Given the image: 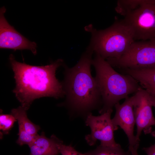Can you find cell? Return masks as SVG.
Wrapping results in <instances>:
<instances>
[{"mask_svg": "<svg viewBox=\"0 0 155 155\" xmlns=\"http://www.w3.org/2000/svg\"><path fill=\"white\" fill-rule=\"evenodd\" d=\"M133 96V107L136 133L137 144L139 145L142 132L145 134H150L152 127L155 126V118L152 112L151 94L141 86Z\"/></svg>", "mask_w": 155, "mask_h": 155, "instance_id": "8", "label": "cell"}, {"mask_svg": "<svg viewBox=\"0 0 155 155\" xmlns=\"http://www.w3.org/2000/svg\"><path fill=\"white\" fill-rule=\"evenodd\" d=\"M25 108L20 106L12 109L11 114L16 119L19 127H22L28 133L33 135H38V132L40 129V127L33 123L28 118L26 111Z\"/></svg>", "mask_w": 155, "mask_h": 155, "instance_id": "12", "label": "cell"}, {"mask_svg": "<svg viewBox=\"0 0 155 155\" xmlns=\"http://www.w3.org/2000/svg\"><path fill=\"white\" fill-rule=\"evenodd\" d=\"M93 53L87 48L75 65L70 68L65 66L62 83L66 100L60 105L86 116L94 110L100 109L102 105L98 85L91 73Z\"/></svg>", "mask_w": 155, "mask_h": 155, "instance_id": "2", "label": "cell"}, {"mask_svg": "<svg viewBox=\"0 0 155 155\" xmlns=\"http://www.w3.org/2000/svg\"><path fill=\"white\" fill-rule=\"evenodd\" d=\"M62 142L54 135L50 138L46 137L42 132L28 146L30 149L29 155H58L60 154L59 145Z\"/></svg>", "mask_w": 155, "mask_h": 155, "instance_id": "11", "label": "cell"}, {"mask_svg": "<svg viewBox=\"0 0 155 155\" xmlns=\"http://www.w3.org/2000/svg\"><path fill=\"white\" fill-rule=\"evenodd\" d=\"M151 98L153 106L155 108V96L151 94Z\"/></svg>", "mask_w": 155, "mask_h": 155, "instance_id": "22", "label": "cell"}, {"mask_svg": "<svg viewBox=\"0 0 155 155\" xmlns=\"http://www.w3.org/2000/svg\"><path fill=\"white\" fill-rule=\"evenodd\" d=\"M9 60L16 83L13 92L21 106L26 110L36 99L44 97L57 99L65 96L62 83L55 74L57 69L63 63L62 59L42 66L18 62L12 54Z\"/></svg>", "mask_w": 155, "mask_h": 155, "instance_id": "1", "label": "cell"}, {"mask_svg": "<svg viewBox=\"0 0 155 155\" xmlns=\"http://www.w3.org/2000/svg\"><path fill=\"white\" fill-rule=\"evenodd\" d=\"M113 111L111 109L100 115L94 116L90 113L86 116L85 124L90 127L91 133L85 136V139L89 145H94L98 140L102 146L115 147L120 145L114 138V133L116 130L111 118Z\"/></svg>", "mask_w": 155, "mask_h": 155, "instance_id": "7", "label": "cell"}, {"mask_svg": "<svg viewBox=\"0 0 155 155\" xmlns=\"http://www.w3.org/2000/svg\"><path fill=\"white\" fill-rule=\"evenodd\" d=\"M125 17L123 20L131 28L135 40L155 38V0H149Z\"/></svg>", "mask_w": 155, "mask_h": 155, "instance_id": "6", "label": "cell"}, {"mask_svg": "<svg viewBox=\"0 0 155 155\" xmlns=\"http://www.w3.org/2000/svg\"><path fill=\"white\" fill-rule=\"evenodd\" d=\"M17 121L15 117L11 114L1 113L0 115V133L8 134Z\"/></svg>", "mask_w": 155, "mask_h": 155, "instance_id": "16", "label": "cell"}, {"mask_svg": "<svg viewBox=\"0 0 155 155\" xmlns=\"http://www.w3.org/2000/svg\"><path fill=\"white\" fill-rule=\"evenodd\" d=\"M139 84L142 88L155 96V87L143 83H140Z\"/></svg>", "mask_w": 155, "mask_h": 155, "instance_id": "20", "label": "cell"}, {"mask_svg": "<svg viewBox=\"0 0 155 155\" xmlns=\"http://www.w3.org/2000/svg\"><path fill=\"white\" fill-rule=\"evenodd\" d=\"M150 134L155 138V131H152ZM142 150L147 155H155V143L149 147L143 148Z\"/></svg>", "mask_w": 155, "mask_h": 155, "instance_id": "19", "label": "cell"}, {"mask_svg": "<svg viewBox=\"0 0 155 155\" xmlns=\"http://www.w3.org/2000/svg\"><path fill=\"white\" fill-rule=\"evenodd\" d=\"M6 9L3 7L0 11V48L16 51L28 49L36 53L37 45L16 31L8 22L4 16Z\"/></svg>", "mask_w": 155, "mask_h": 155, "instance_id": "9", "label": "cell"}, {"mask_svg": "<svg viewBox=\"0 0 155 155\" xmlns=\"http://www.w3.org/2000/svg\"><path fill=\"white\" fill-rule=\"evenodd\" d=\"M149 0H119L117 1L116 11L125 17L131 12L147 3Z\"/></svg>", "mask_w": 155, "mask_h": 155, "instance_id": "14", "label": "cell"}, {"mask_svg": "<svg viewBox=\"0 0 155 155\" xmlns=\"http://www.w3.org/2000/svg\"><path fill=\"white\" fill-rule=\"evenodd\" d=\"M92 64L95 70V78L101 96L102 106L99 111L100 114L113 109L121 100L134 94L141 87L134 78L117 72L98 54H96Z\"/></svg>", "mask_w": 155, "mask_h": 155, "instance_id": "3", "label": "cell"}, {"mask_svg": "<svg viewBox=\"0 0 155 155\" xmlns=\"http://www.w3.org/2000/svg\"><path fill=\"white\" fill-rule=\"evenodd\" d=\"M85 29L91 33L88 47L107 62L119 59L135 41L131 28L124 20L104 30H97L91 24Z\"/></svg>", "mask_w": 155, "mask_h": 155, "instance_id": "4", "label": "cell"}, {"mask_svg": "<svg viewBox=\"0 0 155 155\" xmlns=\"http://www.w3.org/2000/svg\"><path fill=\"white\" fill-rule=\"evenodd\" d=\"M59 153L61 155H86L85 153L79 152L71 145L63 144V142L59 144Z\"/></svg>", "mask_w": 155, "mask_h": 155, "instance_id": "18", "label": "cell"}, {"mask_svg": "<svg viewBox=\"0 0 155 155\" xmlns=\"http://www.w3.org/2000/svg\"><path fill=\"white\" fill-rule=\"evenodd\" d=\"M125 74L129 75L139 83H143L155 87V66L139 69H122Z\"/></svg>", "mask_w": 155, "mask_h": 155, "instance_id": "13", "label": "cell"}, {"mask_svg": "<svg viewBox=\"0 0 155 155\" xmlns=\"http://www.w3.org/2000/svg\"><path fill=\"white\" fill-rule=\"evenodd\" d=\"M112 67L139 69L155 66V38L135 41L119 59L108 62Z\"/></svg>", "mask_w": 155, "mask_h": 155, "instance_id": "5", "label": "cell"}, {"mask_svg": "<svg viewBox=\"0 0 155 155\" xmlns=\"http://www.w3.org/2000/svg\"><path fill=\"white\" fill-rule=\"evenodd\" d=\"M133 96L125 99L121 104L119 102L114 107L116 110L114 117L111 119L112 123L117 130L120 127L127 135L129 142V147L139 146L137 144L134 129L135 124L133 111Z\"/></svg>", "mask_w": 155, "mask_h": 155, "instance_id": "10", "label": "cell"}, {"mask_svg": "<svg viewBox=\"0 0 155 155\" xmlns=\"http://www.w3.org/2000/svg\"><path fill=\"white\" fill-rule=\"evenodd\" d=\"M86 155H132L129 151L123 149L120 145L115 147H107L99 145L95 149L85 153Z\"/></svg>", "mask_w": 155, "mask_h": 155, "instance_id": "15", "label": "cell"}, {"mask_svg": "<svg viewBox=\"0 0 155 155\" xmlns=\"http://www.w3.org/2000/svg\"><path fill=\"white\" fill-rule=\"evenodd\" d=\"M38 135H32L27 132L22 127H19V131L18 134V137L16 142L20 146L25 144L29 146L34 142Z\"/></svg>", "mask_w": 155, "mask_h": 155, "instance_id": "17", "label": "cell"}, {"mask_svg": "<svg viewBox=\"0 0 155 155\" xmlns=\"http://www.w3.org/2000/svg\"><path fill=\"white\" fill-rule=\"evenodd\" d=\"M139 146H136L134 147H128V151L131 153L132 155H139L138 150Z\"/></svg>", "mask_w": 155, "mask_h": 155, "instance_id": "21", "label": "cell"}]
</instances>
